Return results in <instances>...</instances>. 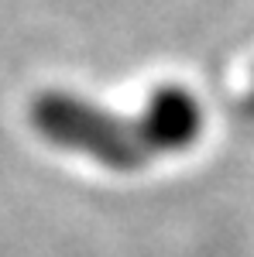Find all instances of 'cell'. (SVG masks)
<instances>
[{
	"label": "cell",
	"instance_id": "6da1fadb",
	"mask_svg": "<svg viewBox=\"0 0 254 257\" xmlns=\"http://www.w3.org/2000/svg\"><path fill=\"white\" fill-rule=\"evenodd\" d=\"M31 123L55 148L79 151L117 172H134L151 158V151L141 141L137 120L124 123L117 113H107L97 103L59 93V89L41 93L31 103Z\"/></svg>",
	"mask_w": 254,
	"mask_h": 257
},
{
	"label": "cell",
	"instance_id": "7a4b0ae2",
	"mask_svg": "<svg viewBox=\"0 0 254 257\" xmlns=\"http://www.w3.org/2000/svg\"><path fill=\"white\" fill-rule=\"evenodd\" d=\"M134 120L151 155L186 151L203 134V106L186 86H158Z\"/></svg>",
	"mask_w": 254,
	"mask_h": 257
}]
</instances>
